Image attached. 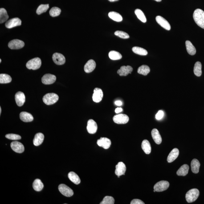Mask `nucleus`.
<instances>
[{
  "label": "nucleus",
  "instance_id": "ea45409f",
  "mask_svg": "<svg viewBox=\"0 0 204 204\" xmlns=\"http://www.w3.org/2000/svg\"><path fill=\"white\" fill-rule=\"evenodd\" d=\"M61 13V9L57 7L51 8L49 11L50 15L53 17L58 16L60 15Z\"/></svg>",
  "mask_w": 204,
  "mask_h": 204
},
{
  "label": "nucleus",
  "instance_id": "9d476101",
  "mask_svg": "<svg viewBox=\"0 0 204 204\" xmlns=\"http://www.w3.org/2000/svg\"><path fill=\"white\" fill-rule=\"evenodd\" d=\"M21 20L18 18H15L9 20L6 22L5 26L8 29H11L16 26H20L21 25Z\"/></svg>",
  "mask_w": 204,
  "mask_h": 204
},
{
  "label": "nucleus",
  "instance_id": "a878e982",
  "mask_svg": "<svg viewBox=\"0 0 204 204\" xmlns=\"http://www.w3.org/2000/svg\"><path fill=\"white\" fill-rule=\"evenodd\" d=\"M200 164L198 160L196 159H194L192 160L191 163V170L193 173H197L199 171V169Z\"/></svg>",
  "mask_w": 204,
  "mask_h": 204
},
{
  "label": "nucleus",
  "instance_id": "72a5a7b5",
  "mask_svg": "<svg viewBox=\"0 0 204 204\" xmlns=\"http://www.w3.org/2000/svg\"><path fill=\"white\" fill-rule=\"evenodd\" d=\"M137 71L139 74L146 76L150 71V68L148 66L142 65L139 67Z\"/></svg>",
  "mask_w": 204,
  "mask_h": 204
},
{
  "label": "nucleus",
  "instance_id": "0eeeda50",
  "mask_svg": "<svg viewBox=\"0 0 204 204\" xmlns=\"http://www.w3.org/2000/svg\"><path fill=\"white\" fill-rule=\"evenodd\" d=\"M169 186V183L168 181H161L157 183L153 188L156 192H160L167 190Z\"/></svg>",
  "mask_w": 204,
  "mask_h": 204
},
{
  "label": "nucleus",
  "instance_id": "6e6552de",
  "mask_svg": "<svg viewBox=\"0 0 204 204\" xmlns=\"http://www.w3.org/2000/svg\"><path fill=\"white\" fill-rule=\"evenodd\" d=\"M25 44L23 41L19 39H14L9 42L8 46L11 49H19L24 46Z\"/></svg>",
  "mask_w": 204,
  "mask_h": 204
},
{
  "label": "nucleus",
  "instance_id": "4468645a",
  "mask_svg": "<svg viewBox=\"0 0 204 204\" xmlns=\"http://www.w3.org/2000/svg\"><path fill=\"white\" fill-rule=\"evenodd\" d=\"M97 144L99 146L103 147L104 149H108L111 145V140L105 137H101L98 140Z\"/></svg>",
  "mask_w": 204,
  "mask_h": 204
},
{
  "label": "nucleus",
  "instance_id": "2eb2a0df",
  "mask_svg": "<svg viewBox=\"0 0 204 204\" xmlns=\"http://www.w3.org/2000/svg\"><path fill=\"white\" fill-rule=\"evenodd\" d=\"M156 20L158 23L163 28L167 30H170L171 27L170 24L166 19L160 16L156 17Z\"/></svg>",
  "mask_w": 204,
  "mask_h": 204
},
{
  "label": "nucleus",
  "instance_id": "9b49d317",
  "mask_svg": "<svg viewBox=\"0 0 204 204\" xmlns=\"http://www.w3.org/2000/svg\"><path fill=\"white\" fill-rule=\"evenodd\" d=\"M56 79V76L55 75L50 74H46L42 77V82L44 84H51L55 83Z\"/></svg>",
  "mask_w": 204,
  "mask_h": 204
},
{
  "label": "nucleus",
  "instance_id": "58836bf2",
  "mask_svg": "<svg viewBox=\"0 0 204 204\" xmlns=\"http://www.w3.org/2000/svg\"><path fill=\"white\" fill-rule=\"evenodd\" d=\"M49 4H41L40 5L36 10V13L38 14H41L42 13L46 12L49 9Z\"/></svg>",
  "mask_w": 204,
  "mask_h": 204
},
{
  "label": "nucleus",
  "instance_id": "4c0bfd02",
  "mask_svg": "<svg viewBox=\"0 0 204 204\" xmlns=\"http://www.w3.org/2000/svg\"><path fill=\"white\" fill-rule=\"evenodd\" d=\"M135 14H136L137 18L140 20L142 22L145 23L146 22L147 20L146 18L145 15L141 10L139 9H136L135 11Z\"/></svg>",
  "mask_w": 204,
  "mask_h": 204
},
{
  "label": "nucleus",
  "instance_id": "7c9ffc66",
  "mask_svg": "<svg viewBox=\"0 0 204 204\" xmlns=\"http://www.w3.org/2000/svg\"><path fill=\"white\" fill-rule=\"evenodd\" d=\"M108 16L111 19L116 22H120L123 20V18L122 16L118 13L116 12H110L108 14Z\"/></svg>",
  "mask_w": 204,
  "mask_h": 204
},
{
  "label": "nucleus",
  "instance_id": "bb28decb",
  "mask_svg": "<svg viewBox=\"0 0 204 204\" xmlns=\"http://www.w3.org/2000/svg\"><path fill=\"white\" fill-rule=\"evenodd\" d=\"M68 177L71 181L76 185H78L81 183V180L78 176L73 172L68 173Z\"/></svg>",
  "mask_w": 204,
  "mask_h": 204
},
{
  "label": "nucleus",
  "instance_id": "c756f323",
  "mask_svg": "<svg viewBox=\"0 0 204 204\" xmlns=\"http://www.w3.org/2000/svg\"><path fill=\"white\" fill-rule=\"evenodd\" d=\"M44 185L41 181L39 179H36L33 183V187L34 190L36 191H40L43 189Z\"/></svg>",
  "mask_w": 204,
  "mask_h": 204
},
{
  "label": "nucleus",
  "instance_id": "1a4fd4ad",
  "mask_svg": "<svg viewBox=\"0 0 204 204\" xmlns=\"http://www.w3.org/2000/svg\"><path fill=\"white\" fill-rule=\"evenodd\" d=\"M53 60L58 65H62L66 62V58L64 56L59 53H56L52 56Z\"/></svg>",
  "mask_w": 204,
  "mask_h": 204
},
{
  "label": "nucleus",
  "instance_id": "6ab92c4d",
  "mask_svg": "<svg viewBox=\"0 0 204 204\" xmlns=\"http://www.w3.org/2000/svg\"><path fill=\"white\" fill-rule=\"evenodd\" d=\"M16 103L19 106H23L26 101V97L23 92H19L16 93L15 96Z\"/></svg>",
  "mask_w": 204,
  "mask_h": 204
},
{
  "label": "nucleus",
  "instance_id": "dca6fc26",
  "mask_svg": "<svg viewBox=\"0 0 204 204\" xmlns=\"http://www.w3.org/2000/svg\"><path fill=\"white\" fill-rule=\"evenodd\" d=\"M87 129L88 133L90 134L96 133L98 129L97 124L93 120H89L87 122Z\"/></svg>",
  "mask_w": 204,
  "mask_h": 204
},
{
  "label": "nucleus",
  "instance_id": "ddd939ff",
  "mask_svg": "<svg viewBox=\"0 0 204 204\" xmlns=\"http://www.w3.org/2000/svg\"><path fill=\"white\" fill-rule=\"evenodd\" d=\"M103 96V91L101 88H96L94 90L92 99L93 101L96 103H99L102 100Z\"/></svg>",
  "mask_w": 204,
  "mask_h": 204
},
{
  "label": "nucleus",
  "instance_id": "7ed1b4c3",
  "mask_svg": "<svg viewBox=\"0 0 204 204\" xmlns=\"http://www.w3.org/2000/svg\"><path fill=\"white\" fill-rule=\"evenodd\" d=\"M59 100V96L55 93H49L44 96L43 102L47 105L55 104Z\"/></svg>",
  "mask_w": 204,
  "mask_h": 204
},
{
  "label": "nucleus",
  "instance_id": "f8f14e48",
  "mask_svg": "<svg viewBox=\"0 0 204 204\" xmlns=\"http://www.w3.org/2000/svg\"><path fill=\"white\" fill-rule=\"evenodd\" d=\"M11 147L14 151L18 153H23L24 151V147L23 144L19 142H12L11 144Z\"/></svg>",
  "mask_w": 204,
  "mask_h": 204
},
{
  "label": "nucleus",
  "instance_id": "e433bc0d",
  "mask_svg": "<svg viewBox=\"0 0 204 204\" xmlns=\"http://www.w3.org/2000/svg\"><path fill=\"white\" fill-rule=\"evenodd\" d=\"M108 56L113 60H118L121 59L122 56L120 53L115 51H111L108 54Z\"/></svg>",
  "mask_w": 204,
  "mask_h": 204
},
{
  "label": "nucleus",
  "instance_id": "2f4dec72",
  "mask_svg": "<svg viewBox=\"0 0 204 204\" xmlns=\"http://www.w3.org/2000/svg\"><path fill=\"white\" fill-rule=\"evenodd\" d=\"M7 11L5 9L1 8L0 9V23H4L9 19Z\"/></svg>",
  "mask_w": 204,
  "mask_h": 204
},
{
  "label": "nucleus",
  "instance_id": "8fccbe9b",
  "mask_svg": "<svg viewBox=\"0 0 204 204\" xmlns=\"http://www.w3.org/2000/svg\"><path fill=\"white\" fill-rule=\"evenodd\" d=\"M155 1H157V2H161V1H162V0H155Z\"/></svg>",
  "mask_w": 204,
  "mask_h": 204
},
{
  "label": "nucleus",
  "instance_id": "3c124183",
  "mask_svg": "<svg viewBox=\"0 0 204 204\" xmlns=\"http://www.w3.org/2000/svg\"><path fill=\"white\" fill-rule=\"evenodd\" d=\"M1 112H2V110H1V107H0V115L1 114Z\"/></svg>",
  "mask_w": 204,
  "mask_h": 204
},
{
  "label": "nucleus",
  "instance_id": "412c9836",
  "mask_svg": "<svg viewBox=\"0 0 204 204\" xmlns=\"http://www.w3.org/2000/svg\"><path fill=\"white\" fill-rule=\"evenodd\" d=\"M179 154V151L177 148H174L168 155L167 161L169 163L173 162L178 157Z\"/></svg>",
  "mask_w": 204,
  "mask_h": 204
},
{
  "label": "nucleus",
  "instance_id": "de8ad7c7",
  "mask_svg": "<svg viewBox=\"0 0 204 204\" xmlns=\"http://www.w3.org/2000/svg\"><path fill=\"white\" fill-rule=\"evenodd\" d=\"M115 104L116 105V106H121L122 105L123 103L121 101L118 100L115 102Z\"/></svg>",
  "mask_w": 204,
  "mask_h": 204
},
{
  "label": "nucleus",
  "instance_id": "aec40b11",
  "mask_svg": "<svg viewBox=\"0 0 204 204\" xmlns=\"http://www.w3.org/2000/svg\"><path fill=\"white\" fill-rule=\"evenodd\" d=\"M96 67V63L95 61L93 59H90L84 66V71L87 73H90L94 70Z\"/></svg>",
  "mask_w": 204,
  "mask_h": 204
},
{
  "label": "nucleus",
  "instance_id": "cd10ccee",
  "mask_svg": "<svg viewBox=\"0 0 204 204\" xmlns=\"http://www.w3.org/2000/svg\"><path fill=\"white\" fill-rule=\"evenodd\" d=\"M185 44H186L187 51L189 55H195L196 53V50L191 42L190 41H186L185 42Z\"/></svg>",
  "mask_w": 204,
  "mask_h": 204
},
{
  "label": "nucleus",
  "instance_id": "c85d7f7f",
  "mask_svg": "<svg viewBox=\"0 0 204 204\" xmlns=\"http://www.w3.org/2000/svg\"><path fill=\"white\" fill-rule=\"evenodd\" d=\"M189 165L185 164L179 168L177 172V174L178 176H185L188 174L189 170Z\"/></svg>",
  "mask_w": 204,
  "mask_h": 204
},
{
  "label": "nucleus",
  "instance_id": "a211bd4d",
  "mask_svg": "<svg viewBox=\"0 0 204 204\" xmlns=\"http://www.w3.org/2000/svg\"><path fill=\"white\" fill-rule=\"evenodd\" d=\"M133 70V68L131 66H123L118 70L117 73L120 76H126L128 74H131Z\"/></svg>",
  "mask_w": 204,
  "mask_h": 204
},
{
  "label": "nucleus",
  "instance_id": "f704fd0d",
  "mask_svg": "<svg viewBox=\"0 0 204 204\" xmlns=\"http://www.w3.org/2000/svg\"><path fill=\"white\" fill-rule=\"evenodd\" d=\"M11 78L10 75L6 74H0V83L7 84L11 81Z\"/></svg>",
  "mask_w": 204,
  "mask_h": 204
},
{
  "label": "nucleus",
  "instance_id": "37998d69",
  "mask_svg": "<svg viewBox=\"0 0 204 204\" xmlns=\"http://www.w3.org/2000/svg\"><path fill=\"white\" fill-rule=\"evenodd\" d=\"M5 137L9 140H19L21 138L20 136L15 134H8L5 136Z\"/></svg>",
  "mask_w": 204,
  "mask_h": 204
},
{
  "label": "nucleus",
  "instance_id": "79ce46f5",
  "mask_svg": "<svg viewBox=\"0 0 204 204\" xmlns=\"http://www.w3.org/2000/svg\"><path fill=\"white\" fill-rule=\"evenodd\" d=\"M114 34L115 35L123 39H128L130 37L129 35L127 33L123 31H117L115 32Z\"/></svg>",
  "mask_w": 204,
  "mask_h": 204
},
{
  "label": "nucleus",
  "instance_id": "09e8293b",
  "mask_svg": "<svg viewBox=\"0 0 204 204\" xmlns=\"http://www.w3.org/2000/svg\"><path fill=\"white\" fill-rule=\"evenodd\" d=\"M110 2H115V1H119V0H108Z\"/></svg>",
  "mask_w": 204,
  "mask_h": 204
},
{
  "label": "nucleus",
  "instance_id": "4be33fe9",
  "mask_svg": "<svg viewBox=\"0 0 204 204\" xmlns=\"http://www.w3.org/2000/svg\"><path fill=\"white\" fill-rule=\"evenodd\" d=\"M151 135L152 138L155 142L157 144H160L162 142V138L160 136L159 132L156 128L152 130L151 132Z\"/></svg>",
  "mask_w": 204,
  "mask_h": 204
},
{
  "label": "nucleus",
  "instance_id": "c9c22d12",
  "mask_svg": "<svg viewBox=\"0 0 204 204\" xmlns=\"http://www.w3.org/2000/svg\"><path fill=\"white\" fill-rule=\"evenodd\" d=\"M132 50L135 53L140 55L146 56L148 54V51L140 47H133L132 48Z\"/></svg>",
  "mask_w": 204,
  "mask_h": 204
},
{
  "label": "nucleus",
  "instance_id": "c03bdc74",
  "mask_svg": "<svg viewBox=\"0 0 204 204\" xmlns=\"http://www.w3.org/2000/svg\"><path fill=\"white\" fill-rule=\"evenodd\" d=\"M164 113L163 111H159L156 115V118L157 120H160L163 117Z\"/></svg>",
  "mask_w": 204,
  "mask_h": 204
},
{
  "label": "nucleus",
  "instance_id": "49530a36",
  "mask_svg": "<svg viewBox=\"0 0 204 204\" xmlns=\"http://www.w3.org/2000/svg\"><path fill=\"white\" fill-rule=\"evenodd\" d=\"M123 109L120 107H118V108H116V109L115 110V112L116 113H120L122 111H123Z\"/></svg>",
  "mask_w": 204,
  "mask_h": 204
},
{
  "label": "nucleus",
  "instance_id": "39448f33",
  "mask_svg": "<svg viewBox=\"0 0 204 204\" xmlns=\"http://www.w3.org/2000/svg\"><path fill=\"white\" fill-rule=\"evenodd\" d=\"M58 189L63 195L67 197H71L73 195V190L67 185L64 184H61L58 187Z\"/></svg>",
  "mask_w": 204,
  "mask_h": 204
},
{
  "label": "nucleus",
  "instance_id": "a18cd8bd",
  "mask_svg": "<svg viewBox=\"0 0 204 204\" xmlns=\"http://www.w3.org/2000/svg\"><path fill=\"white\" fill-rule=\"evenodd\" d=\"M131 204H144V203L141 200L135 199L132 200L131 203Z\"/></svg>",
  "mask_w": 204,
  "mask_h": 204
},
{
  "label": "nucleus",
  "instance_id": "20e7f679",
  "mask_svg": "<svg viewBox=\"0 0 204 204\" xmlns=\"http://www.w3.org/2000/svg\"><path fill=\"white\" fill-rule=\"evenodd\" d=\"M41 66L40 58H35L29 61L26 64V67L29 69L36 70L40 68Z\"/></svg>",
  "mask_w": 204,
  "mask_h": 204
},
{
  "label": "nucleus",
  "instance_id": "423d86ee",
  "mask_svg": "<svg viewBox=\"0 0 204 204\" xmlns=\"http://www.w3.org/2000/svg\"><path fill=\"white\" fill-rule=\"evenodd\" d=\"M113 120L115 123L117 124H125L128 122L129 117L126 115L120 114L114 116Z\"/></svg>",
  "mask_w": 204,
  "mask_h": 204
},
{
  "label": "nucleus",
  "instance_id": "393cba45",
  "mask_svg": "<svg viewBox=\"0 0 204 204\" xmlns=\"http://www.w3.org/2000/svg\"><path fill=\"white\" fill-rule=\"evenodd\" d=\"M142 149L146 154H149L151 152V147L149 142L148 140H144L142 143Z\"/></svg>",
  "mask_w": 204,
  "mask_h": 204
},
{
  "label": "nucleus",
  "instance_id": "603ef678",
  "mask_svg": "<svg viewBox=\"0 0 204 204\" xmlns=\"http://www.w3.org/2000/svg\"><path fill=\"white\" fill-rule=\"evenodd\" d=\"M1 59H0V63H1Z\"/></svg>",
  "mask_w": 204,
  "mask_h": 204
},
{
  "label": "nucleus",
  "instance_id": "f3484780",
  "mask_svg": "<svg viewBox=\"0 0 204 204\" xmlns=\"http://www.w3.org/2000/svg\"><path fill=\"white\" fill-rule=\"evenodd\" d=\"M126 167L125 164L122 162L118 163L116 165V169L115 170V173L117 176H121L125 175Z\"/></svg>",
  "mask_w": 204,
  "mask_h": 204
},
{
  "label": "nucleus",
  "instance_id": "f257e3e1",
  "mask_svg": "<svg viewBox=\"0 0 204 204\" xmlns=\"http://www.w3.org/2000/svg\"><path fill=\"white\" fill-rule=\"evenodd\" d=\"M195 22L200 27L204 29V11L200 9H197L193 13Z\"/></svg>",
  "mask_w": 204,
  "mask_h": 204
},
{
  "label": "nucleus",
  "instance_id": "b1692460",
  "mask_svg": "<svg viewBox=\"0 0 204 204\" xmlns=\"http://www.w3.org/2000/svg\"><path fill=\"white\" fill-rule=\"evenodd\" d=\"M44 136L43 134L38 133L36 134L34 139V144L35 146H39L43 143L44 140Z\"/></svg>",
  "mask_w": 204,
  "mask_h": 204
},
{
  "label": "nucleus",
  "instance_id": "a19ab883",
  "mask_svg": "<svg viewBox=\"0 0 204 204\" xmlns=\"http://www.w3.org/2000/svg\"><path fill=\"white\" fill-rule=\"evenodd\" d=\"M115 203V200L113 197L107 196L104 197L100 204H113Z\"/></svg>",
  "mask_w": 204,
  "mask_h": 204
},
{
  "label": "nucleus",
  "instance_id": "f03ea898",
  "mask_svg": "<svg viewBox=\"0 0 204 204\" xmlns=\"http://www.w3.org/2000/svg\"><path fill=\"white\" fill-rule=\"evenodd\" d=\"M200 195L199 190L197 189H190L187 193L186 199L187 202L189 203L195 202L198 198Z\"/></svg>",
  "mask_w": 204,
  "mask_h": 204
},
{
  "label": "nucleus",
  "instance_id": "473e14b6",
  "mask_svg": "<svg viewBox=\"0 0 204 204\" xmlns=\"http://www.w3.org/2000/svg\"><path fill=\"white\" fill-rule=\"evenodd\" d=\"M202 64L200 62L198 61L195 64L194 72L195 75L198 77L200 76L202 74Z\"/></svg>",
  "mask_w": 204,
  "mask_h": 204
},
{
  "label": "nucleus",
  "instance_id": "5701e85b",
  "mask_svg": "<svg viewBox=\"0 0 204 204\" xmlns=\"http://www.w3.org/2000/svg\"><path fill=\"white\" fill-rule=\"evenodd\" d=\"M21 120L24 122H30L34 120V117L31 114L27 112H21L20 114Z\"/></svg>",
  "mask_w": 204,
  "mask_h": 204
}]
</instances>
